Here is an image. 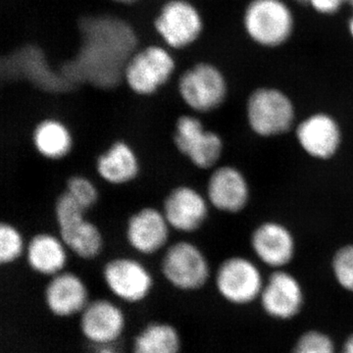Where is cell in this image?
I'll use <instances>...</instances> for the list:
<instances>
[{
	"label": "cell",
	"instance_id": "1",
	"mask_svg": "<svg viewBox=\"0 0 353 353\" xmlns=\"http://www.w3.org/2000/svg\"><path fill=\"white\" fill-rule=\"evenodd\" d=\"M83 44L75 60L65 65V78L110 90L124 79L125 69L136 46L134 32L124 22L113 19L85 22Z\"/></svg>",
	"mask_w": 353,
	"mask_h": 353
},
{
	"label": "cell",
	"instance_id": "2",
	"mask_svg": "<svg viewBox=\"0 0 353 353\" xmlns=\"http://www.w3.org/2000/svg\"><path fill=\"white\" fill-rule=\"evenodd\" d=\"M85 212L67 192H62L55 201L54 215L59 238L67 250L79 259L94 260L103 250V236L97 225L85 219Z\"/></svg>",
	"mask_w": 353,
	"mask_h": 353
},
{
	"label": "cell",
	"instance_id": "3",
	"mask_svg": "<svg viewBox=\"0 0 353 353\" xmlns=\"http://www.w3.org/2000/svg\"><path fill=\"white\" fill-rule=\"evenodd\" d=\"M246 120L250 130L261 138L282 136L296 121V108L289 95L275 88L253 90L246 101Z\"/></svg>",
	"mask_w": 353,
	"mask_h": 353
},
{
	"label": "cell",
	"instance_id": "4",
	"mask_svg": "<svg viewBox=\"0 0 353 353\" xmlns=\"http://www.w3.org/2000/svg\"><path fill=\"white\" fill-rule=\"evenodd\" d=\"M160 271L174 289L183 292H196L208 284L210 265L201 248L189 241H179L165 250Z\"/></svg>",
	"mask_w": 353,
	"mask_h": 353
},
{
	"label": "cell",
	"instance_id": "5",
	"mask_svg": "<svg viewBox=\"0 0 353 353\" xmlns=\"http://www.w3.org/2000/svg\"><path fill=\"white\" fill-rule=\"evenodd\" d=\"M243 26L253 41L265 48H276L290 39L294 16L282 0H252L246 7Z\"/></svg>",
	"mask_w": 353,
	"mask_h": 353
},
{
	"label": "cell",
	"instance_id": "6",
	"mask_svg": "<svg viewBox=\"0 0 353 353\" xmlns=\"http://www.w3.org/2000/svg\"><path fill=\"white\" fill-rule=\"evenodd\" d=\"M179 94L188 108L196 113L217 110L228 95L226 78L214 65L199 63L179 79Z\"/></svg>",
	"mask_w": 353,
	"mask_h": 353
},
{
	"label": "cell",
	"instance_id": "7",
	"mask_svg": "<svg viewBox=\"0 0 353 353\" xmlns=\"http://www.w3.org/2000/svg\"><path fill=\"white\" fill-rule=\"evenodd\" d=\"M173 143L181 154L201 170L215 167L224 152V141L220 134L206 129L199 117L190 114L176 119Z\"/></svg>",
	"mask_w": 353,
	"mask_h": 353
},
{
	"label": "cell",
	"instance_id": "8",
	"mask_svg": "<svg viewBox=\"0 0 353 353\" xmlns=\"http://www.w3.org/2000/svg\"><path fill=\"white\" fill-rule=\"evenodd\" d=\"M101 275L109 292L123 303H143L154 288L152 272L132 257L118 256L108 260Z\"/></svg>",
	"mask_w": 353,
	"mask_h": 353
},
{
	"label": "cell",
	"instance_id": "9",
	"mask_svg": "<svg viewBox=\"0 0 353 353\" xmlns=\"http://www.w3.org/2000/svg\"><path fill=\"white\" fill-rule=\"evenodd\" d=\"M215 285L221 296L234 305H245L256 301L264 282L256 264L243 256L225 259L215 274Z\"/></svg>",
	"mask_w": 353,
	"mask_h": 353
},
{
	"label": "cell",
	"instance_id": "10",
	"mask_svg": "<svg viewBox=\"0 0 353 353\" xmlns=\"http://www.w3.org/2000/svg\"><path fill=\"white\" fill-rule=\"evenodd\" d=\"M127 315L119 304L108 299L90 301L79 315V329L85 341L97 347L112 345L127 329Z\"/></svg>",
	"mask_w": 353,
	"mask_h": 353
},
{
	"label": "cell",
	"instance_id": "11",
	"mask_svg": "<svg viewBox=\"0 0 353 353\" xmlns=\"http://www.w3.org/2000/svg\"><path fill=\"white\" fill-rule=\"evenodd\" d=\"M174 70L175 61L168 51L150 46L132 55L125 69L124 80L134 94L150 97L168 82Z\"/></svg>",
	"mask_w": 353,
	"mask_h": 353
},
{
	"label": "cell",
	"instance_id": "12",
	"mask_svg": "<svg viewBox=\"0 0 353 353\" xmlns=\"http://www.w3.org/2000/svg\"><path fill=\"white\" fill-rule=\"evenodd\" d=\"M90 301L88 285L74 272L65 270L53 276L43 289L46 310L59 319L80 315Z\"/></svg>",
	"mask_w": 353,
	"mask_h": 353
},
{
	"label": "cell",
	"instance_id": "13",
	"mask_svg": "<svg viewBox=\"0 0 353 353\" xmlns=\"http://www.w3.org/2000/svg\"><path fill=\"white\" fill-rule=\"evenodd\" d=\"M297 143L309 157L329 160L340 150L343 132L334 116L316 112L305 117L296 128Z\"/></svg>",
	"mask_w": 353,
	"mask_h": 353
},
{
	"label": "cell",
	"instance_id": "14",
	"mask_svg": "<svg viewBox=\"0 0 353 353\" xmlns=\"http://www.w3.org/2000/svg\"><path fill=\"white\" fill-rule=\"evenodd\" d=\"M162 212L172 229L194 233L208 220V199L190 185H178L165 197Z\"/></svg>",
	"mask_w": 353,
	"mask_h": 353
},
{
	"label": "cell",
	"instance_id": "15",
	"mask_svg": "<svg viewBox=\"0 0 353 353\" xmlns=\"http://www.w3.org/2000/svg\"><path fill=\"white\" fill-rule=\"evenodd\" d=\"M206 197L221 212L236 214L245 210L250 199V188L245 174L236 167L225 165L209 176Z\"/></svg>",
	"mask_w": 353,
	"mask_h": 353
},
{
	"label": "cell",
	"instance_id": "16",
	"mask_svg": "<svg viewBox=\"0 0 353 353\" xmlns=\"http://www.w3.org/2000/svg\"><path fill=\"white\" fill-rule=\"evenodd\" d=\"M250 246L262 263L278 270L290 264L296 253L294 234L277 221H266L255 228Z\"/></svg>",
	"mask_w": 353,
	"mask_h": 353
},
{
	"label": "cell",
	"instance_id": "17",
	"mask_svg": "<svg viewBox=\"0 0 353 353\" xmlns=\"http://www.w3.org/2000/svg\"><path fill=\"white\" fill-rule=\"evenodd\" d=\"M155 27L169 46L183 48L199 38L202 21L196 9L189 2L172 0L162 8L155 21Z\"/></svg>",
	"mask_w": 353,
	"mask_h": 353
},
{
	"label": "cell",
	"instance_id": "18",
	"mask_svg": "<svg viewBox=\"0 0 353 353\" xmlns=\"http://www.w3.org/2000/svg\"><path fill=\"white\" fill-rule=\"evenodd\" d=\"M170 229L163 212L148 206L139 209L128 219L126 240L134 252L148 256L167 245Z\"/></svg>",
	"mask_w": 353,
	"mask_h": 353
},
{
	"label": "cell",
	"instance_id": "19",
	"mask_svg": "<svg viewBox=\"0 0 353 353\" xmlns=\"http://www.w3.org/2000/svg\"><path fill=\"white\" fill-rule=\"evenodd\" d=\"M259 299L266 314L278 320H290L303 307V288L292 274L279 269L269 277Z\"/></svg>",
	"mask_w": 353,
	"mask_h": 353
},
{
	"label": "cell",
	"instance_id": "20",
	"mask_svg": "<svg viewBox=\"0 0 353 353\" xmlns=\"http://www.w3.org/2000/svg\"><path fill=\"white\" fill-rule=\"evenodd\" d=\"M68 250L59 236L50 233H38L26 246V260L34 273L51 278L65 271L68 262Z\"/></svg>",
	"mask_w": 353,
	"mask_h": 353
},
{
	"label": "cell",
	"instance_id": "21",
	"mask_svg": "<svg viewBox=\"0 0 353 353\" xmlns=\"http://www.w3.org/2000/svg\"><path fill=\"white\" fill-rule=\"evenodd\" d=\"M95 169L102 180L113 185H126L139 176L138 155L127 141H115L97 159Z\"/></svg>",
	"mask_w": 353,
	"mask_h": 353
},
{
	"label": "cell",
	"instance_id": "22",
	"mask_svg": "<svg viewBox=\"0 0 353 353\" xmlns=\"http://www.w3.org/2000/svg\"><path fill=\"white\" fill-rule=\"evenodd\" d=\"M32 141L41 157L52 161L68 157L74 143L69 128L55 118L39 121L32 130Z\"/></svg>",
	"mask_w": 353,
	"mask_h": 353
},
{
	"label": "cell",
	"instance_id": "23",
	"mask_svg": "<svg viewBox=\"0 0 353 353\" xmlns=\"http://www.w3.org/2000/svg\"><path fill=\"white\" fill-rule=\"evenodd\" d=\"M182 336L171 323L152 321L148 323L134 336L132 353H181Z\"/></svg>",
	"mask_w": 353,
	"mask_h": 353
},
{
	"label": "cell",
	"instance_id": "24",
	"mask_svg": "<svg viewBox=\"0 0 353 353\" xmlns=\"http://www.w3.org/2000/svg\"><path fill=\"white\" fill-rule=\"evenodd\" d=\"M24 239L19 230L8 222L0 225V263H15L26 252Z\"/></svg>",
	"mask_w": 353,
	"mask_h": 353
},
{
	"label": "cell",
	"instance_id": "25",
	"mask_svg": "<svg viewBox=\"0 0 353 353\" xmlns=\"http://www.w3.org/2000/svg\"><path fill=\"white\" fill-rule=\"evenodd\" d=\"M72 199L85 211L94 208L99 201V190L90 179L82 175L70 176L66 182V190Z\"/></svg>",
	"mask_w": 353,
	"mask_h": 353
},
{
	"label": "cell",
	"instance_id": "26",
	"mask_svg": "<svg viewBox=\"0 0 353 353\" xmlns=\"http://www.w3.org/2000/svg\"><path fill=\"white\" fill-rule=\"evenodd\" d=\"M332 270L343 289L353 292V245L341 246L332 260Z\"/></svg>",
	"mask_w": 353,
	"mask_h": 353
},
{
	"label": "cell",
	"instance_id": "27",
	"mask_svg": "<svg viewBox=\"0 0 353 353\" xmlns=\"http://www.w3.org/2000/svg\"><path fill=\"white\" fill-rule=\"evenodd\" d=\"M292 353H336L329 336L319 331H309L297 340Z\"/></svg>",
	"mask_w": 353,
	"mask_h": 353
},
{
	"label": "cell",
	"instance_id": "28",
	"mask_svg": "<svg viewBox=\"0 0 353 353\" xmlns=\"http://www.w3.org/2000/svg\"><path fill=\"white\" fill-rule=\"evenodd\" d=\"M348 1L350 0H307V3L317 12L330 15L340 10L341 7Z\"/></svg>",
	"mask_w": 353,
	"mask_h": 353
},
{
	"label": "cell",
	"instance_id": "29",
	"mask_svg": "<svg viewBox=\"0 0 353 353\" xmlns=\"http://www.w3.org/2000/svg\"><path fill=\"white\" fill-rule=\"evenodd\" d=\"M341 353H353V334H350L343 343Z\"/></svg>",
	"mask_w": 353,
	"mask_h": 353
},
{
	"label": "cell",
	"instance_id": "30",
	"mask_svg": "<svg viewBox=\"0 0 353 353\" xmlns=\"http://www.w3.org/2000/svg\"><path fill=\"white\" fill-rule=\"evenodd\" d=\"M97 353H119L115 348L112 347V345H108V347H97Z\"/></svg>",
	"mask_w": 353,
	"mask_h": 353
},
{
	"label": "cell",
	"instance_id": "31",
	"mask_svg": "<svg viewBox=\"0 0 353 353\" xmlns=\"http://www.w3.org/2000/svg\"><path fill=\"white\" fill-rule=\"evenodd\" d=\"M348 2H350V6H352V9H353V0H350V1H348ZM350 34H352V38H353V16H352V19H350Z\"/></svg>",
	"mask_w": 353,
	"mask_h": 353
},
{
	"label": "cell",
	"instance_id": "32",
	"mask_svg": "<svg viewBox=\"0 0 353 353\" xmlns=\"http://www.w3.org/2000/svg\"><path fill=\"white\" fill-rule=\"evenodd\" d=\"M115 1L122 2V3H132V2L137 1V0H115Z\"/></svg>",
	"mask_w": 353,
	"mask_h": 353
},
{
	"label": "cell",
	"instance_id": "33",
	"mask_svg": "<svg viewBox=\"0 0 353 353\" xmlns=\"http://www.w3.org/2000/svg\"><path fill=\"white\" fill-rule=\"evenodd\" d=\"M296 1L299 2V3H307V0H296Z\"/></svg>",
	"mask_w": 353,
	"mask_h": 353
}]
</instances>
